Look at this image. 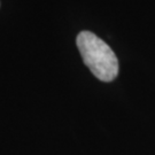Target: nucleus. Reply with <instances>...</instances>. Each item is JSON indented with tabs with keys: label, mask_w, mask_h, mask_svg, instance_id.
<instances>
[{
	"label": "nucleus",
	"mask_w": 155,
	"mask_h": 155,
	"mask_svg": "<svg viewBox=\"0 0 155 155\" xmlns=\"http://www.w3.org/2000/svg\"><path fill=\"white\" fill-rule=\"evenodd\" d=\"M77 47L91 72L102 82H111L118 75V60L102 39L90 31L77 36Z\"/></svg>",
	"instance_id": "nucleus-1"
}]
</instances>
